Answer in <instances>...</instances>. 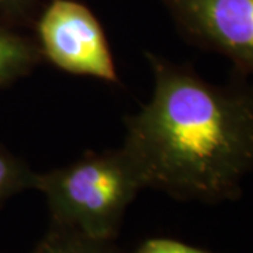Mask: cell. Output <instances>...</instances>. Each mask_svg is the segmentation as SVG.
Masks as SVG:
<instances>
[{
  "mask_svg": "<svg viewBox=\"0 0 253 253\" xmlns=\"http://www.w3.org/2000/svg\"><path fill=\"white\" fill-rule=\"evenodd\" d=\"M154 93L126 120L123 149L145 187L181 200L236 197L253 170V94L221 87L154 54Z\"/></svg>",
  "mask_w": 253,
  "mask_h": 253,
  "instance_id": "obj_1",
  "label": "cell"
},
{
  "mask_svg": "<svg viewBox=\"0 0 253 253\" xmlns=\"http://www.w3.org/2000/svg\"><path fill=\"white\" fill-rule=\"evenodd\" d=\"M33 189L45 196L52 226L113 241L126 208L145 186L134 162L120 148L36 173Z\"/></svg>",
  "mask_w": 253,
  "mask_h": 253,
  "instance_id": "obj_2",
  "label": "cell"
},
{
  "mask_svg": "<svg viewBox=\"0 0 253 253\" xmlns=\"http://www.w3.org/2000/svg\"><path fill=\"white\" fill-rule=\"evenodd\" d=\"M38 38L42 54L65 72L118 82L106 34L81 3L54 0L40 18Z\"/></svg>",
  "mask_w": 253,
  "mask_h": 253,
  "instance_id": "obj_3",
  "label": "cell"
},
{
  "mask_svg": "<svg viewBox=\"0 0 253 253\" xmlns=\"http://www.w3.org/2000/svg\"><path fill=\"white\" fill-rule=\"evenodd\" d=\"M190 36L253 75V0H168Z\"/></svg>",
  "mask_w": 253,
  "mask_h": 253,
  "instance_id": "obj_4",
  "label": "cell"
},
{
  "mask_svg": "<svg viewBox=\"0 0 253 253\" xmlns=\"http://www.w3.org/2000/svg\"><path fill=\"white\" fill-rule=\"evenodd\" d=\"M38 58V49L27 40L0 30V84L27 73Z\"/></svg>",
  "mask_w": 253,
  "mask_h": 253,
  "instance_id": "obj_5",
  "label": "cell"
},
{
  "mask_svg": "<svg viewBox=\"0 0 253 253\" xmlns=\"http://www.w3.org/2000/svg\"><path fill=\"white\" fill-rule=\"evenodd\" d=\"M111 242L91 239L73 231L51 226V231L33 253H117Z\"/></svg>",
  "mask_w": 253,
  "mask_h": 253,
  "instance_id": "obj_6",
  "label": "cell"
},
{
  "mask_svg": "<svg viewBox=\"0 0 253 253\" xmlns=\"http://www.w3.org/2000/svg\"><path fill=\"white\" fill-rule=\"evenodd\" d=\"M36 173L9 155L0 152V200L20 190L33 189Z\"/></svg>",
  "mask_w": 253,
  "mask_h": 253,
  "instance_id": "obj_7",
  "label": "cell"
},
{
  "mask_svg": "<svg viewBox=\"0 0 253 253\" xmlns=\"http://www.w3.org/2000/svg\"><path fill=\"white\" fill-rule=\"evenodd\" d=\"M134 253H211L204 249L183 244L174 239L155 238L148 239Z\"/></svg>",
  "mask_w": 253,
  "mask_h": 253,
  "instance_id": "obj_8",
  "label": "cell"
}]
</instances>
